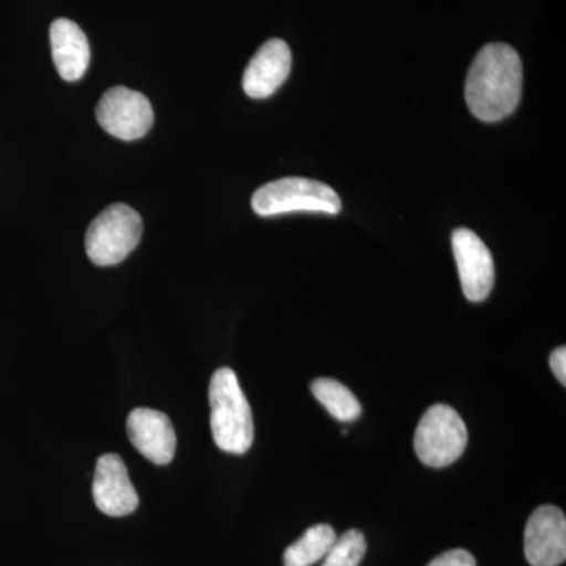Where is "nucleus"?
<instances>
[{"label":"nucleus","mask_w":566,"mask_h":566,"mask_svg":"<svg viewBox=\"0 0 566 566\" xmlns=\"http://www.w3.org/2000/svg\"><path fill=\"white\" fill-rule=\"evenodd\" d=\"M129 441L151 463L164 465L174 460L177 434L169 417L155 409H134L126 422Z\"/></svg>","instance_id":"10"},{"label":"nucleus","mask_w":566,"mask_h":566,"mask_svg":"<svg viewBox=\"0 0 566 566\" xmlns=\"http://www.w3.org/2000/svg\"><path fill=\"white\" fill-rule=\"evenodd\" d=\"M96 118L111 136L137 140L150 132L155 114L147 96L118 85L104 93L96 106Z\"/></svg>","instance_id":"6"},{"label":"nucleus","mask_w":566,"mask_h":566,"mask_svg":"<svg viewBox=\"0 0 566 566\" xmlns=\"http://www.w3.org/2000/svg\"><path fill=\"white\" fill-rule=\"evenodd\" d=\"M428 566H476V562L468 551L452 549L436 557Z\"/></svg>","instance_id":"16"},{"label":"nucleus","mask_w":566,"mask_h":566,"mask_svg":"<svg viewBox=\"0 0 566 566\" xmlns=\"http://www.w3.org/2000/svg\"><path fill=\"white\" fill-rule=\"evenodd\" d=\"M144 233L139 212L125 203L99 212L85 234V251L98 266H114L139 245Z\"/></svg>","instance_id":"4"},{"label":"nucleus","mask_w":566,"mask_h":566,"mask_svg":"<svg viewBox=\"0 0 566 566\" xmlns=\"http://www.w3.org/2000/svg\"><path fill=\"white\" fill-rule=\"evenodd\" d=\"M211 433L227 453L243 455L253 442L251 405L232 368H219L210 382Z\"/></svg>","instance_id":"2"},{"label":"nucleus","mask_w":566,"mask_h":566,"mask_svg":"<svg viewBox=\"0 0 566 566\" xmlns=\"http://www.w3.org/2000/svg\"><path fill=\"white\" fill-rule=\"evenodd\" d=\"M468 439V428L455 409L434 405L417 424L415 450L428 468H447L463 457Z\"/></svg>","instance_id":"5"},{"label":"nucleus","mask_w":566,"mask_h":566,"mask_svg":"<svg viewBox=\"0 0 566 566\" xmlns=\"http://www.w3.org/2000/svg\"><path fill=\"white\" fill-rule=\"evenodd\" d=\"M93 499L99 512L107 516L132 515L139 505V495L133 486L126 465L115 453L103 455L96 463Z\"/></svg>","instance_id":"9"},{"label":"nucleus","mask_w":566,"mask_h":566,"mask_svg":"<svg viewBox=\"0 0 566 566\" xmlns=\"http://www.w3.org/2000/svg\"><path fill=\"white\" fill-rule=\"evenodd\" d=\"M367 553V542L363 532H345L340 538L335 539L329 553L323 558L322 566H359Z\"/></svg>","instance_id":"15"},{"label":"nucleus","mask_w":566,"mask_h":566,"mask_svg":"<svg viewBox=\"0 0 566 566\" xmlns=\"http://www.w3.org/2000/svg\"><path fill=\"white\" fill-rule=\"evenodd\" d=\"M337 535L329 524H316L307 528L292 546L286 547L283 554V565L285 566H312L322 562L329 553Z\"/></svg>","instance_id":"13"},{"label":"nucleus","mask_w":566,"mask_h":566,"mask_svg":"<svg viewBox=\"0 0 566 566\" xmlns=\"http://www.w3.org/2000/svg\"><path fill=\"white\" fill-rule=\"evenodd\" d=\"M51 51L55 69L66 82L80 81L91 65V46L84 31L70 20L52 22Z\"/></svg>","instance_id":"12"},{"label":"nucleus","mask_w":566,"mask_h":566,"mask_svg":"<svg viewBox=\"0 0 566 566\" xmlns=\"http://www.w3.org/2000/svg\"><path fill=\"white\" fill-rule=\"evenodd\" d=\"M524 553L532 566H560L566 558V517L554 505H542L528 517Z\"/></svg>","instance_id":"8"},{"label":"nucleus","mask_w":566,"mask_h":566,"mask_svg":"<svg viewBox=\"0 0 566 566\" xmlns=\"http://www.w3.org/2000/svg\"><path fill=\"white\" fill-rule=\"evenodd\" d=\"M252 208L262 218L290 212L338 214L342 200L331 186L308 178H281L262 186L252 197Z\"/></svg>","instance_id":"3"},{"label":"nucleus","mask_w":566,"mask_h":566,"mask_svg":"<svg viewBox=\"0 0 566 566\" xmlns=\"http://www.w3.org/2000/svg\"><path fill=\"white\" fill-rule=\"evenodd\" d=\"M312 394L334 419L354 422L363 415V406L356 395L333 378H318L312 382Z\"/></svg>","instance_id":"14"},{"label":"nucleus","mask_w":566,"mask_h":566,"mask_svg":"<svg viewBox=\"0 0 566 566\" xmlns=\"http://www.w3.org/2000/svg\"><path fill=\"white\" fill-rule=\"evenodd\" d=\"M551 370L556 375L558 382L562 386L566 385V348L565 346H560V348L554 349V353L551 354L549 357Z\"/></svg>","instance_id":"17"},{"label":"nucleus","mask_w":566,"mask_h":566,"mask_svg":"<svg viewBox=\"0 0 566 566\" xmlns=\"http://www.w3.org/2000/svg\"><path fill=\"white\" fill-rule=\"evenodd\" d=\"M523 62L512 46L491 43L480 50L465 80V103L479 120H504L520 106Z\"/></svg>","instance_id":"1"},{"label":"nucleus","mask_w":566,"mask_h":566,"mask_svg":"<svg viewBox=\"0 0 566 566\" xmlns=\"http://www.w3.org/2000/svg\"><path fill=\"white\" fill-rule=\"evenodd\" d=\"M452 249L464 296L471 303H482L494 286V260L490 249L469 229L453 232Z\"/></svg>","instance_id":"7"},{"label":"nucleus","mask_w":566,"mask_h":566,"mask_svg":"<svg viewBox=\"0 0 566 566\" xmlns=\"http://www.w3.org/2000/svg\"><path fill=\"white\" fill-rule=\"evenodd\" d=\"M292 71V51L283 40L266 41L244 71L243 88L253 99L274 95Z\"/></svg>","instance_id":"11"}]
</instances>
